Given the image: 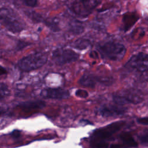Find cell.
<instances>
[{
    "label": "cell",
    "instance_id": "obj_1",
    "mask_svg": "<svg viewBox=\"0 0 148 148\" xmlns=\"http://www.w3.org/2000/svg\"><path fill=\"white\" fill-rule=\"evenodd\" d=\"M0 24L12 33H19L25 28L24 21L12 9L2 7L0 8Z\"/></svg>",
    "mask_w": 148,
    "mask_h": 148
},
{
    "label": "cell",
    "instance_id": "obj_2",
    "mask_svg": "<svg viewBox=\"0 0 148 148\" xmlns=\"http://www.w3.org/2000/svg\"><path fill=\"white\" fill-rule=\"evenodd\" d=\"M47 61V56L43 52H36L29 54L20 59L18 67L23 72H31L43 66Z\"/></svg>",
    "mask_w": 148,
    "mask_h": 148
},
{
    "label": "cell",
    "instance_id": "obj_3",
    "mask_svg": "<svg viewBox=\"0 0 148 148\" xmlns=\"http://www.w3.org/2000/svg\"><path fill=\"white\" fill-rule=\"evenodd\" d=\"M98 50L103 58L112 60L120 61L125 54L126 49L122 44L109 42L98 47Z\"/></svg>",
    "mask_w": 148,
    "mask_h": 148
},
{
    "label": "cell",
    "instance_id": "obj_4",
    "mask_svg": "<svg viewBox=\"0 0 148 148\" xmlns=\"http://www.w3.org/2000/svg\"><path fill=\"white\" fill-rule=\"evenodd\" d=\"M101 2V0H73L70 8L76 16L86 17L94 11Z\"/></svg>",
    "mask_w": 148,
    "mask_h": 148
},
{
    "label": "cell",
    "instance_id": "obj_5",
    "mask_svg": "<svg viewBox=\"0 0 148 148\" xmlns=\"http://www.w3.org/2000/svg\"><path fill=\"white\" fill-rule=\"evenodd\" d=\"M114 102L124 106L125 104H138L143 101V97L139 91L134 89L125 90L113 95Z\"/></svg>",
    "mask_w": 148,
    "mask_h": 148
},
{
    "label": "cell",
    "instance_id": "obj_6",
    "mask_svg": "<svg viewBox=\"0 0 148 148\" xmlns=\"http://www.w3.org/2000/svg\"><path fill=\"white\" fill-rule=\"evenodd\" d=\"M79 55L71 49L57 48L53 51L51 59L57 65H63L76 61Z\"/></svg>",
    "mask_w": 148,
    "mask_h": 148
},
{
    "label": "cell",
    "instance_id": "obj_7",
    "mask_svg": "<svg viewBox=\"0 0 148 148\" xmlns=\"http://www.w3.org/2000/svg\"><path fill=\"white\" fill-rule=\"evenodd\" d=\"M125 125L124 121H117L97 129L92 134V140L104 141L118 132Z\"/></svg>",
    "mask_w": 148,
    "mask_h": 148
},
{
    "label": "cell",
    "instance_id": "obj_8",
    "mask_svg": "<svg viewBox=\"0 0 148 148\" xmlns=\"http://www.w3.org/2000/svg\"><path fill=\"white\" fill-rule=\"evenodd\" d=\"M127 65L137 71L146 72L148 71V54L143 53H137L130 58Z\"/></svg>",
    "mask_w": 148,
    "mask_h": 148
},
{
    "label": "cell",
    "instance_id": "obj_9",
    "mask_svg": "<svg viewBox=\"0 0 148 148\" xmlns=\"http://www.w3.org/2000/svg\"><path fill=\"white\" fill-rule=\"evenodd\" d=\"M126 111L127 108L124 106L116 103L115 105H106L102 106L99 109V112L102 116L109 117L123 114Z\"/></svg>",
    "mask_w": 148,
    "mask_h": 148
},
{
    "label": "cell",
    "instance_id": "obj_10",
    "mask_svg": "<svg viewBox=\"0 0 148 148\" xmlns=\"http://www.w3.org/2000/svg\"><path fill=\"white\" fill-rule=\"evenodd\" d=\"M41 96L45 98L62 99L69 97L68 90L61 88H48L44 89L41 92Z\"/></svg>",
    "mask_w": 148,
    "mask_h": 148
},
{
    "label": "cell",
    "instance_id": "obj_11",
    "mask_svg": "<svg viewBox=\"0 0 148 148\" xmlns=\"http://www.w3.org/2000/svg\"><path fill=\"white\" fill-rule=\"evenodd\" d=\"M139 16L135 12H128L124 14L122 19V29L124 31H128L138 21Z\"/></svg>",
    "mask_w": 148,
    "mask_h": 148
},
{
    "label": "cell",
    "instance_id": "obj_12",
    "mask_svg": "<svg viewBox=\"0 0 148 148\" xmlns=\"http://www.w3.org/2000/svg\"><path fill=\"white\" fill-rule=\"evenodd\" d=\"M98 82H100V78L93 75L86 73L80 77L79 83L83 86L93 88Z\"/></svg>",
    "mask_w": 148,
    "mask_h": 148
},
{
    "label": "cell",
    "instance_id": "obj_13",
    "mask_svg": "<svg viewBox=\"0 0 148 148\" xmlns=\"http://www.w3.org/2000/svg\"><path fill=\"white\" fill-rule=\"evenodd\" d=\"M18 106L25 109H42L45 106V103L40 100H35L26 101L20 103Z\"/></svg>",
    "mask_w": 148,
    "mask_h": 148
},
{
    "label": "cell",
    "instance_id": "obj_14",
    "mask_svg": "<svg viewBox=\"0 0 148 148\" xmlns=\"http://www.w3.org/2000/svg\"><path fill=\"white\" fill-rule=\"evenodd\" d=\"M120 138L128 147H136L138 146L137 143L131 135L128 132H124L120 135Z\"/></svg>",
    "mask_w": 148,
    "mask_h": 148
},
{
    "label": "cell",
    "instance_id": "obj_15",
    "mask_svg": "<svg viewBox=\"0 0 148 148\" xmlns=\"http://www.w3.org/2000/svg\"><path fill=\"white\" fill-rule=\"evenodd\" d=\"M91 42L86 39H79L75 40L73 44V46L79 50H84L89 47Z\"/></svg>",
    "mask_w": 148,
    "mask_h": 148
},
{
    "label": "cell",
    "instance_id": "obj_16",
    "mask_svg": "<svg viewBox=\"0 0 148 148\" xmlns=\"http://www.w3.org/2000/svg\"><path fill=\"white\" fill-rule=\"evenodd\" d=\"M70 30L75 34H80L84 31L83 26L77 21H74L70 25Z\"/></svg>",
    "mask_w": 148,
    "mask_h": 148
},
{
    "label": "cell",
    "instance_id": "obj_17",
    "mask_svg": "<svg viewBox=\"0 0 148 148\" xmlns=\"http://www.w3.org/2000/svg\"><path fill=\"white\" fill-rule=\"evenodd\" d=\"M9 93L10 91L8 86L5 83H1L0 84V100L9 95Z\"/></svg>",
    "mask_w": 148,
    "mask_h": 148
},
{
    "label": "cell",
    "instance_id": "obj_18",
    "mask_svg": "<svg viewBox=\"0 0 148 148\" xmlns=\"http://www.w3.org/2000/svg\"><path fill=\"white\" fill-rule=\"evenodd\" d=\"M91 145L94 148H108V143L105 141L91 140Z\"/></svg>",
    "mask_w": 148,
    "mask_h": 148
},
{
    "label": "cell",
    "instance_id": "obj_19",
    "mask_svg": "<svg viewBox=\"0 0 148 148\" xmlns=\"http://www.w3.org/2000/svg\"><path fill=\"white\" fill-rule=\"evenodd\" d=\"M144 34H145V32L142 29L137 28L136 29H135V31H134L132 33V37L133 39L138 38H140L143 36Z\"/></svg>",
    "mask_w": 148,
    "mask_h": 148
},
{
    "label": "cell",
    "instance_id": "obj_20",
    "mask_svg": "<svg viewBox=\"0 0 148 148\" xmlns=\"http://www.w3.org/2000/svg\"><path fill=\"white\" fill-rule=\"evenodd\" d=\"M138 138L141 142L144 143H148V131L140 134Z\"/></svg>",
    "mask_w": 148,
    "mask_h": 148
},
{
    "label": "cell",
    "instance_id": "obj_21",
    "mask_svg": "<svg viewBox=\"0 0 148 148\" xmlns=\"http://www.w3.org/2000/svg\"><path fill=\"white\" fill-rule=\"evenodd\" d=\"M75 95L80 98H85L86 97H88V94L87 92V91L84 90H82V89H79L77 90L75 92Z\"/></svg>",
    "mask_w": 148,
    "mask_h": 148
},
{
    "label": "cell",
    "instance_id": "obj_22",
    "mask_svg": "<svg viewBox=\"0 0 148 148\" xmlns=\"http://www.w3.org/2000/svg\"><path fill=\"white\" fill-rule=\"evenodd\" d=\"M26 6L29 7L34 8L35 7L36 4L38 0H21Z\"/></svg>",
    "mask_w": 148,
    "mask_h": 148
},
{
    "label": "cell",
    "instance_id": "obj_23",
    "mask_svg": "<svg viewBox=\"0 0 148 148\" xmlns=\"http://www.w3.org/2000/svg\"><path fill=\"white\" fill-rule=\"evenodd\" d=\"M29 43L26 42H24V41H22V40H20L19 41L18 43H17V50H21L23 49V48H24L25 47L27 46L28 45H29Z\"/></svg>",
    "mask_w": 148,
    "mask_h": 148
},
{
    "label": "cell",
    "instance_id": "obj_24",
    "mask_svg": "<svg viewBox=\"0 0 148 148\" xmlns=\"http://www.w3.org/2000/svg\"><path fill=\"white\" fill-rule=\"evenodd\" d=\"M138 122L143 125H148V117H142L138 119Z\"/></svg>",
    "mask_w": 148,
    "mask_h": 148
},
{
    "label": "cell",
    "instance_id": "obj_25",
    "mask_svg": "<svg viewBox=\"0 0 148 148\" xmlns=\"http://www.w3.org/2000/svg\"><path fill=\"white\" fill-rule=\"evenodd\" d=\"M110 148H128V147L125 144L116 143L111 145Z\"/></svg>",
    "mask_w": 148,
    "mask_h": 148
},
{
    "label": "cell",
    "instance_id": "obj_26",
    "mask_svg": "<svg viewBox=\"0 0 148 148\" xmlns=\"http://www.w3.org/2000/svg\"><path fill=\"white\" fill-rule=\"evenodd\" d=\"M11 135L14 138H19L21 135V131L17 130H15L12 131V132L11 133Z\"/></svg>",
    "mask_w": 148,
    "mask_h": 148
},
{
    "label": "cell",
    "instance_id": "obj_27",
    "mask_svg": "<svg viewBox=\"0 0 148 148\" xmlns=\"http://www.w3.org/2000/svg\"><path fill=\"white\" fill-rule=\"evenodd\" d=\"M90 56H91V57H92V58H98V54H97V53L96 52H95V51H92V52L91 53V54H90Z\"/></svg>",
    "mask_w": 148,
    "mask_h": 148
},
{
    "label": "cell",
    "instance_id": "obj_28",
    "mask_svg": "<svg viewBox=\"0 0 148 148\" xmlns=\"http://www.w3.org/2000/svg\"><path fill=\"white\" fill-rule=\"evenodd\" d=\"M1 113H2V109L0 108V114H1Z\"/></svg>",
    "mask_w": 148,
    "mask_h": 148
}]
</instances>
